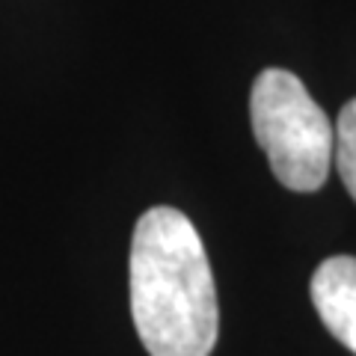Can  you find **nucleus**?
<instances>
[{"mask_svg":"<svg viewBox=\"0 0 356 356\" xmlns=\"http://www.w3.org/2000/svg\"><path fill=\"white\" fill-rule=\"evenodd\" d=\"M309 294L327 332L356 353V255H330L321 261Z\"/></svg>","mask_w":356,"mask_h":356,"instance_id":"7ed1b4c3","label":"nucleus"},{"mask_svg":"<svg viewBox=\"0 0 356 356\" xmlns=\"http://www.w3.org/2000/svg\"><path fill=\"white\" fill-rule=\"evenodd\" d=\"M332 154H336V170L341 175V181L348 187L350 199L356 202V98H350L339 113Z\"/></svg>","mask_w":356,"mask_h":356,"instance_id":"20e7f679","label":"nucleus"},{"mask_svg":"<svg viewBox=\"0 0 356 356\" xmlns=\"http://www.w3.org/2000/svg\"><path fill=\"white\" fill-rule=\"evenodd\" d=\"M131 318L149 356H211L220 306L205 243L187 214L154 205L131 238Z\"/></svg>","mask_w":356,"mask_h":356,"instance_id":"f257e3e1","label":"nucleus"},{"mask_svg":"<svg viewBox=\"0 0 356 356\" xmlns=\"http://www.w3.org/2000/svg\"><path fill=\"white\" fill-rule=\"evenodd\" d=\"M255 143L270 161L276 181L294 193L324 187L332 161V125L306 83L288 69H264L250 92Z\"/></svg>","mask_w":356,"mask_h":356,"instance_id":"f03ea898","label":"nucleus"}]
</instances>
